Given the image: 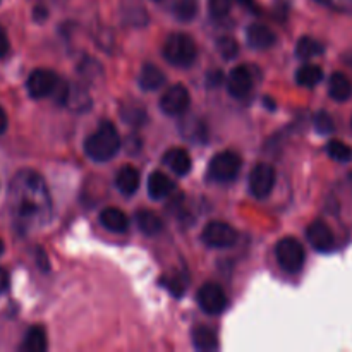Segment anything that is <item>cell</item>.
<instances>
[{
    "label": "cell",
    "instance_id": "obj_1",
    "mask_svg": "<svg viewBox=\"0 0 352 352\" xmlns=\"http://www.w3.org/2000/svg\"><path fill=\"white\" fill-rule=\"evenodd\" d=\"M21 186L17 188L19 198L16 201V215L24 223H38L41 219L47 220L50 213V198L43 179L34 172H21L17 177Z\"/></svg>",
    "mask_w": 352,
    "mask_h": 352
},
{
    "label": "cell",
    "instance_id": "obj_2",
    "mask_svg": "<svg viewBox=\"0 0 352 352\" xmlns=\"http://www.w3.org/2000/svg\"><path fill=\"white\" fill-rule=\"evenodd\" d=\"M120 150V138L116 126L109 120H103L98 129L89 134L85 141V151L93 162L112 160Z\"/></svg>",
    "mask_w": 352,
    "mask_h": 352
},
{
    "label": "cell",
    "instance_id": "obj_3",
    "mask_svg": "<svg viewBox=\"0 0 352 352\" xmlns=\"http://www.w3.org/2000/svg\"><path fill=\"white\" fill-rule=\"evenodd\" d=\"M162 54L165 60L175 67H191L198 57V48L189 34L174 33L165 40Z\"/></svg>",
    "mask_w": 352,
    "mask_h": 352
},
{
    "label": "cell",
    "instance_id": "obj_4",
    "mask_svg": "<svg viewBox=\"0 0 352 352\" xmlns=\"http://www.w3.org/2000/svg\"><path fill=\"white\" fill-rule=\"evenodd\" d=\"M275 254H277V261L282 270H285L287 274H298L305 267V248L296 237H284V239L278 241Z\"/></svg>",
    "mask_w": 352,
    "mask_h": 352
},
{
    "label": "cell",
    "instance_id": "obj_5",
    "mask_svg": "<svg viewBox=\"0 0 352 352\" xmlns=\"http://www.w3.org/2000/svg\"><path fill=\"white\" fill-rule=\"evenodd\" d=\"M243 158L236 151H220L210 160L208 177L215 182H230L237 177Z\"/></svg>",
    "mask_w": 352,
    "mask_h": 352
},
{
    "label": "cell",
    "instance_id": "obj_6",
    "mask_svg": "<svg viewBox=\"0 0 352 352\" xmlns=\"http://www.w3.org/2000/svg\"><path fill=\"white\" fill-rule=\"evenodd\" d=\"M201 239L206 246L215 248V250H226L237 243V230L226 222H210L203 229Z\"/></svg>",
    "mask_w": 352,
    "mask_h": 352
},
{
    "label": "cell",
    "instance_id": "obj_7",
    "mask_svg": "<svg viewBox=\"0 0 352 352\" xmlns=\"http://www.w3.org/2000/svg\"><path fill=\"white\" fill-rule=\"evenodd\" d=\"M275 186V168L270 164H256L250 172V191L254 198L265 199L272 195Z\"/></svg>",
    "mask_w": 352,
    "mask_h": 352
},
{
    "label": "cell",
    "instance_id": "obj_8",
    "mask_svg": "<svg viewBox=\"0 0 352 352\" xmlns=\"http://www.w3.org/2000/svg\"><path fill=\"white\" fill-rule=\"evenodd\" d=\"M196 301H198L199 308L208 315H222L227 308L226 292L219 284H213V282H208L199 289L196 294Z\"/></svg>",
    "mask_w": 352,
    "mask_h": 352
},
{
    "label": "cell",
    "instance_id": "obj_9",
    "mask_svg": "<svg viewBox=\"0 0 352 352\" xmlns=\"http://www.w3.org/2000/svg\"><path fill=\"white\" fill-rule=\"evenodd\" d=\"M191 103V95L184 85H174L162 95L160 110L170 117H177L186 113Z\"/></svg>",
    "mask_w": 352,
    "mask_h": 352
},
{
    "label": "cell",
    "instance_id": "obj_10",
    "mask_svg": "<svg viewBox=\"0 0 352 352\" xmlns=\"http://www.w3.org/2000/svg\"><path fill=\"white\" fill-rule=\"evenodd\" d=\"M57 82L58 78L54 71H50V69H36L28 78L26 88L31 98H45V96H50L54 93Z\"/></svg>",
    "mask_w": 352,
    "mask_h": 352
},
{
    "label": "cell",
    "instance_id": "obj_11",
    "mask_svg": "<svg viewBox=\"0 0 352 352\" xmlns=\"http://www.w3.org/2000/svg\"><path fill=\"white\" fill-rule=\"evenodd\" d=\"M306 236H308L309 244L320 253H329L336 246V237H333L332 230L322 220H315L306 230Z\"/></svg>",
    "mask_w": 352,
    "mask_h": 352
},
{
    "label": "cell",
    "instance_id": "obj_12",
    "mask_svg": "<svg viewBox=\"0 0 352 352\" xmlns=\"http://www.w3.org/2000/svg\"><path fill=\"white\" fill-rule=\"evenodd\" d=\"M253 88V78L246 67H234L227 78V89L234 98H244Z\"/></svg>",
    "mask_w": 352,
    "mask_h": 352
},
{
    "label": "cell",
    "instance_id": "obj_13",
    "mask_svg": "<svg viewBox=\"0 0 352 352\" xmlns=\"http://www.w3.org/2000/svg\"><path fill=\"white\" fill-rule=\"evenodd\" d=\"M246 38L250 47H253L254 50H267V48H270L275 43L274 31L260 23H254L251 26H248Z\"/></svg>",
    "mask_w": 352,
    "mask_h": 352
},
{
    "label": "cell",
    "instance_id": "obj_14",
    "mask_svg": "<svg viewBox=\"0 0 352 352\" xmlns=\"http://www.w3.org/2000/svg\"><path fill=\"white\" fill-rule=\"evenodd\" d=\"M175 191V182L160 170L151 172L148 177V195L153 199H165Z\"/></svg>",
    "mask_w": 352,
    "mask_h": 352
},
{
    "label": "cell",
    "instance_id": "obj_15",
    "mask_svg": "<svg viewBox=\"0 0 352 352\" xmlns=\"http://www.w3.org/2000/svg\"><path fill=\"white\" fill-rule=\"evenodd\" d=\"M100 222L110 232L122 234L127 232V229H129V219H127V215L122 210L116 208V206H109V208L102 210V213H100Z\"/></svg>",
    "mask_w": 352,
    "mask_h": 352
},
{
    "label": "cell",
    "instance_id": "obj_16",
    "mask_svg": "<svg viewBox=\"0 0 352 352\" xmlns=\"http://www.w3.org/2000/svg\"><path fill=\"white\" fill-rule=\"evenodd\" d=\"M164 164L177 175L189 174L192 167L191 157H189V153L184 148H172V150L165 151Z\"/></svg>",
    "mask_w": 352,
    "mask_h": 352
},
{
    "label": "cell",
    "instance_id": "obj_17",
    "mask_svg": "<svg viewBox=\"0 0 352 352\" xmlns=\"http://www.w3.org/2000/svg\"><path fill=\"white\" fill-rule=\"evenodd\" d=\"M140 172L138 168H134L133 165H124L119 172H117L116 177V186L122 195L133 196L136 195L138 188H140Z\"/></svg>",
    "mask_w": 352,
    "mask_h": 352
},
{
    "label": "cell",
    "instance_id": "obj_18",
    "mask_svg": "<svg viewBox=\"0 0 352 352\" xmlns=\"http://www.w3.org/2000/svg\"><path fill=\"white\" fill-rule=\"evenodd\" d=\"M329 93L336 102H346L352 96V82L342 72H333L329 79Z\"/></svg>",
    "mask_w": 352,
    "mask_h": 352
},
{
    "label": "cell",
    "instance_id": "obj_19",
    "mask_svg": "<svg viewBox=\"0 0 352 352\" xmlns=\"http://www.w3.org/2000/svg\"><path fill=\"white\" fill-rule=\"evenodd\" d=\"M165 74L155 64H144L140 74V86L144 91H157L164 86Z\"/></svg>",
    "mask_w": 352,
    "mask_h": 352
},
{
    "label": "cell",
    "instance_id": "obj_20",
    "mask_svg": "<svg viewBox=\"0 0 352 352\" xmlns=\"http://www.w3.org/2000/svg\"><path fill=\"white\" fill-rule=\"evenodd\" d=\"M136 223L140 227V230L146 236H157L164 229V222H162L160 217L157 215L151 210H140L136 213Z\"/></svg>",
    "mask_w": 352,
    "mask_h": 352
},
{
    "label": "cell",
    "instance_id": "obj_21",
    "mask_svg": "<svg viewBox=\"0 0 352 352\" xmlns=\"http://www.w3.org/2000/svg\"><path fill=\"white\" fill-rule=\"evenodd\" d=\"M192 344L198 351H217L219 349V339L217 333L208 327H195L192 329Z\"/></svg>",
    "mask_w": 352,
    "mask_h": 352
},
{
    "label": "cell",
    "instance_id": "obj_22",
    "mask_svg": "<svg viewBox=\"0 0 352 352\" xmlns=\"http://www.w3.org/2000/svg\"><path fill=\"white\" fill-rule=\"evenodd\" d=\"M21 351L24 352H43L47 351V333L41 327H31L21 344Z\"/></svg>",
    "mask_w": 352,
    "mask_h": 352
},
{
    "label": "cell",
    "instance_id": "obj_23",
    "mask_svg": "<svg viewBox=\"0 0 352 352\" xmlns=\"http://www.w3.org/2000/svg\"><path fill=\"white\" fill-rule=\"evenodd\" d=\"M170 10L175 19L181 23H189L198 14V0H174Z\"/></svg>",
    "mask_w": 352,
    "mask_h": 352
},
{
    "label": "cell",
    "instance_id": "obj_24",
    "mask_svg": "<svg viewBox=\"0 0 352 352\" xmlns=\"http://www.w3.org/2000/svg\"><path fill=\"white\" fill-rule=\"evenodd\" d=\"M181 134L186 138V140L192 141V143H201V141H206L205 122L199 119L182 120Z\"/></svg>",
    "mask_w": 352,
    "mask_h": 352
},
{
    "label": "cell",
    "instance_id": "obj_25",
    "mask_svg": "<svg viewBox=\"0 0 352 352\" xmlns=\"http://www.w3.org/2000/svg\"><path fill=\"white\" fill-rule=\"evenodd\" d=\"M322 79L323 71L318 65L306 64L302 65V67H299L298 72H296V81H298V85L305 86V88H313V86H316L318 82H322Z\"/></svg>",
    "mask_w": 352,
    "mask_h": 352
},
{
    "label": "cell",
    "instance_id": "obj_26",
    "mask_svg": "<svg viewBox=\"0 0 352 352\" xmlns=\"http://www.w3.org/2000/svg\"><path fill=\"white\" fill-rule=\"evenodd\" d=\"M323 54V45L320 41L313 40L309 36H302L296 45V55L302 60H309L313 57H318Z\"/></svg>",
    "mask_w": 352,
    "mask_h": 352
},
{
    "label": "cell",
    "instance_id": "obj_27",
    "mask_svg": "<svg viewBox=\"0 0 352 352\" xmlns=\"http://www.w3.org/2000/svg\"><path fill=\"white\" fill-rule=\"evenodd\" d=\"M124 21L131 26H144L148 23V14L140 3H124L122 7Z\"/></svg>",
    "mask_w": 352,
    "mask_h": 352
},
{
    "label": "cell",
    "instance_id": "obj_28",
    "mask_svg": "<svg viewBox=\"0 0 352 352\" xmlns=\"http://www.w3.org/2000/svg\"><path fill=\"white\" fill-rule=\"evenodd\" d=\"M327 153H329L330 158H333L337 162H342V164H347V162L352 160V148L339 140L329 141V144H327Z\"/></svg>",
    "mask_w": 352,
    "mask_h": 352
},
{
    "label": "cell",
    "instance_id": "obj_29",
    "mask_svg": "<svg viewBox=\"0 0 352 352\" xmlns=\"http://www.w3.org/2000/svg\"><path fill=\"white\" fill-rule=\"evenodd\" d=\"M89 103H91V100H89L88 93H86L85 89L72 88V86H69V95H67V100H65V105H69V107H72L74 110L82 112V110L89 109Z\"/></svg>",
    "mask_w": 352,
    "mask_h": 352
},
{
    "label": "cell",
    "instance_id": "obj_30",
    "mask_svg": "<svg viewBox=\"0 0 352 352\" xmlns=\"http://www.w3.org/2000/svg\"><path fill=\"white\" fill-rule=\"evenodd\" d=\"M120 116L131 126H143L146 122V113L140 105H124L120 109Z\"/></svg>",
    "mask_w": 352,
    "mask_h": 352
},
{
    "label": "cell",
    "instance_id": "obj_31",
    "mask_svg": "<svg viewBox=\"0 0 352 352\" xmlns=\"http://www.w3.org/2000/svg\"><path fill=\"white\" fill-rule=\"evenodd\" d=\"M217 48H219L220 55H222L223 58H227V60L236 57L237 52H239V45H237V41L234 40L232 36L219 38V40H217Z\"/></svg>",
    "mask_w": 352,
    "mask_h": 352
},
{
    "label": "cell",
    "instance_id": "obj_32",
    "mask_svg": "<svg viewBox=\"0 0 352 352\" xmlns=\"http://www.w3.org/2000/svg\"><path fill=\"white\" fill-rule=\"evenodd\" d=\"M313 124H315L316 133L320 134H330L333 133V129H336V124H333L332 116H330L329 112H325V110H320V112L316 113L315 119H313Z\"/></svg>",
    "mask_w": 352,
    "mask_h": 352
},
{
    "label": "cell",
    "instance_id": "obj_33",
    "mask_svg": "<svg viewBox=\"0 0 352 352\" xmlns=\"http://www.w3.org/2000/svg\"><path fill=\"white\" fill-rule=\"evenodd\" d=\"M160 282L164 287L168 289V292H170L172 296H175V298H181L182 292H184V280H181L177 275H174V277H164Z\"/></svg>",
    "mask_w": 352,
    "mask_h": 352
},
{
    "label": "cell",
    "instance_id": "obj_34",
    "mask_svg": "<svg viewBox=\"0 0 352 352\" xmlns=\"http://www.w3.org/2000/svg\"><path fill=\"white\" fill-rule=\"evenodd\" d=\"M230 2L232 0H208L210 12L213 17H226L230 12Z\"/></svg>",
    "mask_w": 352,
    "mask_h": 352
},
{
    "label": "cell",
    "instance_id": "obj_35",
    "mask_svg": "<svg viewBox=\"0 0 352 352\" xmlns=\"http://www.w3.org/2000/svg\"><path fill=\"white\" fill-rule=\"evenodd\" d=\"M313 2L339 10V12H352V0H313Z\"/></svg>",
    "mask_w": 352,
    "mask_h": 352
},
{
    "label": "cell",
    "instance_id": "obj_36",
    "mask_svg": "<svg viewBox=\"0 0 352 352\" xmlns=\"http://www.w3.org/2000/svg\"><path fill=\"white\" fill-rule=\"evenodd\" d=\"M7 52H9V38H7L6 30L0 26V58L6 57Z\"/></svg>",
    "mask_w": 352,
    "mask_h": 352
},
{
    "label": "cell",
    "instance_id": "obj_37",
    "mask_svg": "<svg viewBox=\"0 0 352 352\" xmlns=\"http://www.w3.org/2000/svg\"><path fill=\"white\" fill-rule=\"evenodd\" d=\"M7 289H9V274H7V270L0 268V294L6 292Z\"/></svg>",
    "mask_w": 352,
    "mask_h": 352
},
{
    "label": "cell",
    "instance_id": "obj_38",
    "mask_svg": "<svg viewBox=\"0 0 352 352\" xmlns=\"http://www.w3.org/2000/svg\"><path fill=\"white\" fill-rule=\"evenodd\" d=\"M222 72L220 71H213V72H210L208 74V85L210 86H219L220 82H222Z\"/></svg>",
    "mask_w": 352,
    "mask_h": 352
},
{
    "label": "cell",
    "instance_id": "obj_39",
    "mask_svg": "<svg viewBox=\"0 0 352 352\" xmlns=\"http://www.w3.org/2000/svg\"><path fill=\"white\" fill-rule=\"evenodd\" d=\"M7 124H9V120H7V113H6V110H3L2 107H0V136H2V134L6 133Z\"/></svg>",
    "mask_w": 352,
    "mask_h": 352
},
{
    "label": "cell",
    "instance_id": "obj_40",
    "mask_svg": "<svg viewBox=\"0 0 352 352\" xmlns=\"http://www.w3.org/2000/svg\"><path fill=\"white\" fill-rule=\"evenodd\" d=\"M236 2H239L241 6H244V7H246V9L253 10V12H258V9H256V6H254L253 0H236Z\"/></svg>",
    "mask_w": 352,
    "mask_h": 352
},
{
    "label": "cell",
    "instance_id": "obj_41",
    "mask_svg": "<svg viewBox=\"0 0 352 352\" xmlns=\"http://www.w3.org/2000/svg\"><path fill=\"white\" fill-rule=\"evenodd\" d=\"M3 253V243H2V239H0V254Z\"/></svg>",
    "mask_w": 352,
    "mask_h": 352
},
{
    "label": "cell",
    "instance_id": "obj_42",
    "mask_svg": "<svg viewBox=\"0 0 352 352\" xmlns=\"http://www.w3.org/2000/svg\"><path fill=\"white\" fill-rule=\"evenodd\" d=\"M153 2H160V0H153Z\"/></svg>",
    "mask_w": 352,
    "mask_h": 352
}]
</instances>
